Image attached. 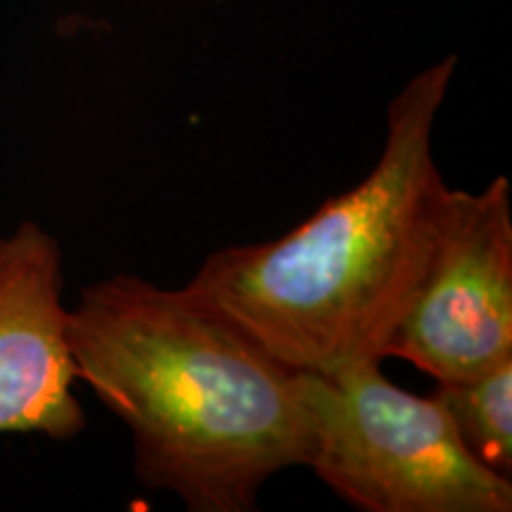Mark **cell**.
<instances>
[{
  "label": "cell",
  "mask_w": 512,
  "mask_h": 512,
  "mask_svg": "<svg viewBox=\"0 0 512 512\" xmlns=\"http://www.w3.org/2000/svg\"><path fill=\"white\" fill-rule=\"evenodd\" d=\"M76 382L124 422L147 489L190 512H249L268 479L309 467L302 373L190 292L117 273L67 309Z\"/></svg>",
  "instance_id": "1"
},
{
  "label": "cell",
  "mask_w": 512,
  "mask_h": 512,
  "mask_svg": "<svg viewBox=\"0 0 512 512\" xmlns=\"http://www.w3.org/2000/svg\"><path fill=\"white\" fill-rule=\"evenodd\" d=\"M389 356L437 382L467 380L512 358V195L505 176L479 192L456 188Z\"/></svg>",
  "instance_id": "4"
},
{
  "label": "cell",
  "mask_w": 512,
  "mask_h": 512,
  "mask_svg": "<svg viewBox=\"0 0 512 512\" xmlns=\"http://www.w3.org/2000/svg\"><path fill=\"white\" fill-rule=\"evenodd\" d=\"M380 366L302 373L320 482L363 512H510L512 479L467 451L437 396L406 392Z\"/></svg>",
  "instance_id": "3"
},
{
  "label": "cell",
  "mask_w": 512,
  "mask_h": 512,
  "mask_svg": "<svg viewBox=\"0 0 512 512\" xmlns=\"http://www.w3.org/2000/svg\"><path fill=\"white\" fill-rule=\"evenodd\" d=\"M456 64L448 55L394 95L361 183L280 238L209 254L185 292L297 373L384 361L456 195L434 157Z\"/></svg>",
  "instance_id": "2"
},
{
  "label": "cell",
  "mask_w": 512,
  "mask_h": 512,
  "mask_svg": "<svg viewBox=\"0 0 512 512\" xmlns=\"http://www.w3.org/2000/svg\"><path fill=\"white\" fill-rule=\"evenodd\" d=\"M62 292L55 235L36 221L0 233V434L64 441L86 427Z\"/></svg>",
  "instance_id": "5"
},
{
  "label": "cell",
  "mask_w": 512,
  "mask_h": 512,
  "mask_svg": "<svg viewBox=\"0 0 512 512\" xmlns=\"http://www.w3.org/2000/svg\"><path fill=\"white\" fill-rule=\"evenodd\" d=\"M441 406L467 451L496 475H512V358L482 375L437 382Z\"/></svg>",
  "instance_id": "6"
}]
</instances>
